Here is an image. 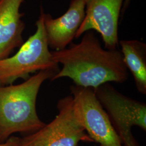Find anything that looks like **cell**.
Here are the masks:
<instances>
[{
	"instance_id": "7c38bea8",
	"label": "cell",
	"mask_w": 146,
	"mask_h": 146,
	"mask_svg": "<svg viewBox=\"0 0 146 146\" xmlns=\"http://www.w3.org/2000/svg\"><path fill=\"white\" fill-rule=\"evenodd\" d=\"M131 2V0H124L123 2V5H122V12L123 13H124V12L125 11L126 9L127 8L128 6L129 5V3Z\"/></svg>"
},
{
	"instance_id": "277c9868",
	"label": "cell",
	"mask_w": 146,
	"mask_h": 146,
	"mask_svg": "<svg viewBox=\"0 0 146 146\" xmlns=\"http://www.w3.org/2000/svg\"><path fill=\"white\" fill-rule=\"evenodd\" d=\"M122 146H140L132 133L137 126L146 131V104L117 90L110 83L94 89Z\"/></svg>"
},
{
	"instance_id": "8992f818",
	"label": "cell",
	"mask_w": 146,
	"mask_h": 146,
	"mask_svg": "<svg viewBox=\"0 0 146 146\" xmlns=\"http://www.w3.org/2000/svg\"><path fill=\"white\" fill-rule=\"evenodd\" d=\"M70 90L75 115L92 140L100 146H122L94 88L73 84Z\"/></svg>"
},
{
	"instance_id": "52a82bcc",
	"label": "cell",
	"mask_w": 146,
	"mask_h": 146,
	"mask_svg": "<svg viewBox=\"0 0 146 146\" xmlns=\"http://www.w3.org/2000/svg\"><path fill=\"white\" fill-rule=\"evenodd\" d=\"M86 15L76 33L77 38L94 30L101 35L105 49H117L119 41L118 25L124 0H84Z\"/></svg>"
},
{
	"instance_id": "30bf717a",
	"label": "cell",
	"mask_w": 146,
	"mask_h": 146,
	"mask_svg": "<svg viewBox=\"0 0 146 146\" xmlns=\"http://www.w3.org/2000/svg\"><path fill=\"white\" fill-rule=\"evenodd\" d=\"M124 62L134 80L136 88L141 94H146V44L136 40L119 42Z\"/></svg>"
},
{
	"instance_id": "5b68a950",
	"label": "cell",
	"mask_w": 146,
	"mask_h": 146,
	"mask_svg": "<svg viewBox=\"0 0 146 146\" xmlns=\"http://www.w3.org/2000/svg\"><path fill=\"white\" fill-rule=\"evenodd\" d=\"M58 114L39 130L20 138L19 146H78L93 142L79 122L74 110L72 96L59 100Z\"/></svg>"
},
{
	"instance_id": "8fae6325",
	"label": "cell",
	"mask_w": 146,
	"mask_h": 146,
	"mask_svg": "<svg viewBox=\"0 0 146 146\" xmlns=\"http://www.w3.org/2000/svg\"><path fill=\"white\" fill-rule=\"evenodd\" d=\"M19 137L11 136L5 142L0 143V146H19Z\"/></svg>"
},
{
	"instance_id": "9c48e42d",
	"label": "cell",
	"mask_w": 146,
	"mask_h": 146,
	"mask_svg": "<svg viewBox=\"0 0 146 146\" xmlns=\"http://www.w3.org/2000/svg\"><path fill=\"white\" fill-rule=\"evenodd\" d=\"M23 0H0V59L22 44L25 25L20 8Z\"/></svg>"
},
{
	"instance_id": "6da1fadb",
	"label": "cell",
	"mask_w": 146,
	"mask_h": 146,
	"mask_svg": "<svg viewBox=\"0 0 146 146\" xmlns=\"http://www.w3.org/2000/svg\"><path fill=\"white\" fill-rule=\"evenodd\" d=\"M84 34L78 43L52 52L54 62L62 68L51 81L68 78L75 85L94 89L106 83L125 82L128 72L121 51L103 48L93 31Z\"/></svg>"
},
{
	"instance_id": "7a4b0ae2",
	"label": "cell",
	"mask_w": 146,
	"mask_h": 146,
	"mask_svg": "<svg viewBox=\"0 0 146 146\" xmlns=\"http://www.w3.org/2000/svg\"><path fill=\"white\" fill-rule=\"evenodd\" d=\"M59 70L39 71L24 82L0 86V143L16 133L31 134L46 125L36 111L41 86Z\"/></svg>"
},
{
	"instance_id": "ba28073f",
	"label": "cell",
	"mask_w": 146,
	"mask_h": 146,
	"mask_svg": "<svg viewBox=\"0 0 146 146\" xmlns=\"http://www.w3.org/2000/svg\"><path fill=\"white\" fill-rule=\"evenodd\" d=\"M86 15L84 0H72L63 15L53 19L44 14V24L49 47L55 50L66 48L75 38Z\"/></svg>"
},
{
	"instance_id": "3957f363",
	"label": "cell",
	"mask_w": 146,
	"mask_h": 146,
	"mask_svg": "<svg viewBox=\"0 0 146 146\" xmlns=\"http://www.w3.org/2000/svg\"><path fill=\"white\" fill-rule=\"evenodd\" d=\"M41 8L36 31L11 57L0 59V86L12 84L19 78H28L29 74L45 70H60L49 50Z\"/></svg>"
}]
</instances>
